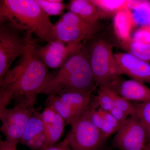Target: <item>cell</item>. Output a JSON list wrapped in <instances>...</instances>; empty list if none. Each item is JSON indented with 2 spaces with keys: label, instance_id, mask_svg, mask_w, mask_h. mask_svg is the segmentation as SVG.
Listing matches in <instances>:
<instances>
[{
  "label": "cell",
  "instance_id": "cell-1",
  "mask_svg": "<svg viewBox=\"0 0 150 150\" xmlns=\"http://www.w3.org/2000/svg\"><path fill=\"white\" fill-rule=\"evenodd\" d=\"M26 49L20 62L0 82V111L12 100L14 107H33L48 73V67L38 55V45L32 33L26 32Z\"/></svg>",
  "mask_w": 150,
  "mask_h": 150
},
{
  "label": "cell",
  "instance_id": "cell-2",
  "mask_svg": "<svg viewBox=\"0 0 150 150\" xmlns=\"http://www.w3.org/2000/svg\"><path fill=\"white\" fill-rule=\"evenodd\" d=\"M96 86L88 46L83 45L61 68L48 73L38 93L48 96L69 91L92 93Z\"/></svg>",
  "mask_w": 150,
  "mask_h": 150
},
{
  "label": "cell",
  "instance_id": "cell-3",
  "mask_svg": "<svg viewBox=\"0 0 150 150\" xmlns=\"http://www.w3.org/2000/svg\"><path fill=\"white\" fill-rule=\"evenodd\" d=\"M0 23L8 21L26 32L35 34L41 40H52L54 25L35 0L0 1Z\"/></svg>",
  "mask_w": 150,
  "mask_h": 150
},
{
  "label": "cell",
  "instance_id": "cell-4",
  "mask_svg": "<svg viewBox=\"0 0 150 150\" xmlns=\"http://www.w3.org/2000/svg\"><path fill=\"white\" fill-rule=\"evenodd\" d=\"M89 57L97 86H105L122 74L112 52V45L102 39L89 45Z\"/></svg>",
  "mask_w": 150,
  "mask_h": 150
},
{
  "label": "cell",
  "instance_id": "cell-5",
  "mask_svg": "<svg viewBox=\"0 0 150 150\" xmlns=\"http://www.w3.org/2000/svg\"><path fill=\"white\" fill-rule=\"evenodd\" d=\"M26 33L8 22L0 23V82L14 61L24 54Z\"/></svg>",
  "mask_w": 150,
  "mask_h": 150
},
{
  "label": "cell",
  "instance_id": "cell-6",
  "mask_svg": "<svg viewBox=\"0 0 150 150\" xmlns=\"http://www.w3.org/2000/svg\"><path fill=\"white\" fill-rule=\"evenodd\" d=\"M96 28V24L89 23L69 11L54 25L52 40H59L69 45L81 44L93 37Z\"/></svg>",
  "mask_w": 150,
  "mask_h": 150
},
{
  "label": "cell",
  "instance_id": "cell-7",
  "mask_svg": "<svg viewBox=\"0 0 150 150\" xmlns=\"http://www.w3.org/2000/svg\"><path fill=\"white\" fill-rule=\"evenodd\" d=\"M71 150H103L105 139L92 123L89 106L71 125L66 137Z\"/></svg>",
  "mask_w": 150,
  "mask_h": 150
},
{
  "label": "cell",
  "instance_id": "cell-8",
  "mask_svg": "<svg viewBox=\"0 0 150 150\" xmlns=\"http://www.w3.org/2000/svg\"><path fill=\"white\" fill-rule=\"evenodd\" d=\"M92 92L69 91L48 96L46 105L51 106L64 120L66 125L76 122L89 106Z\"/></svg>",
  "mask_w": 150,
  "mask_h": 150
},
{
  "label": "cell",
  "instance_id": "cell-9",
  "mask_svg": "<svg viewBox=\"0 0 150 150\" xmlns=\"http://www.w3.org/2000/svg\"><path fill=\"white\" fill-rule=\"evenodd\" d=\"M35 109L33 107L7 108L0 111L2 122L0 130L5 136L7 142L16 146L20 143L28 121Z\"/></svg>",
  "mask_w": 150,
  "mask_h": 150
},
{
  "label": "cell",
  "instance_id": "cell-10",
  "mask_svg": "<svg viewBox=\"0 0 150 150\" xmlns=\"http://www.w3.org/2000/svg\"><path fill=\"white\" fill-rule=\"evenodd\" d=\"M146 131L137 115L129 117L117 131L112 146L120 150H144L147 143Z\"/></svg>",
  "mask_w": 150,
  "mask_h": 150
},
{
  "label": "cell",
  "instance_id": "cell-11",
  "mask_svg": "<svg viewBox=\"0 0 150 150\" xmlns=\"http://www.w3.org/2000/svg\"><path fill=\"white\" fill-rule=\"evenodd\" d=\"M83 44L69 45L57 40H51L42 47L38 46V55L48 68L59 69L82 48Z\"/></svg>",
  "mask_w": 150,
  "mask_h": 150
},
{
  "label": "cell",
  "instance_id": "cell-12",
  "mask_svg": "<svg viewBox=\"0 0 150 150\" xmlns=\"http://www.w3.org/2000/svg\"><path fill=\"white\" fill-rule=\"evenodd\" d=\"M105 87L129 101L143 103L150 100V89L139 81L127 80L120 77Z\"/></svg>",
  "mask_w": 150,
  "mask_h": 150
},
{
  "label": "cell",
  "instance_id": "cell-13",
  "mask_svg": "<svg viewBox=\"0 0 150 150\" xmlns=\"http://www.w3.org/2000/svg\"><path fill=\"white\" fill-rule=\"evenodd\" d=\"M40 110L35 108L21 140L20 144L30 150H43L46 148L47 138Z\"/></svg>",
  "mask_w": 150,
  "mask_h": 150
},
{
  "label": "cell",
  "instance_id": "cell-14",
  "mask_svg": "<svg viewBox=\"0 0 150 150\" xmlns=\"http://www.w3.org/2000/svg\"><path fill=\"white\" fill-rule=\"evenodd\" d=\"M122 74L132 79L150 83V64L132 54L120 53L114 54Z\"/></svg>",
  "mask_w": 150,
  "mask_h": 150
},
{
  "label": "cell",
  "instance_id": "cell-15",
  "mask_svg": "<svg viewBox=\"0 0 150 150\" xmlns=\"http://www.w3.org/2000/svg\"><path fill=\"white\" fill-rule=\"evenodd\" d=\"M41 117L47 138L46 148L50 147L59 143L64 133L66 123L53 107L48 105H46L41 112Z\"/></svg>",
  "mask_w": 150,
  "mask_h": 150
},
{
  "label": "cell",
  "instance_id": "cell-16",
  "mask_svg": "<svg viewBox=\"0 0 150 150\" xmlns=\"http://www.w3.org/2000/svg\"><path fill=\"white\" fill-rule=\"evenodd\" d=\"M135 25L133 14L128 8L119 11L114 16V32L121 41L131 39V32Z\"/></svg>",
  "mask_w": 150,
  "mask_h": 150
},
{
  "label": "cell",
  "instance_id": "cell-17",
  "mask_svg": "<svg viewBox=\"0 0 150 150\" xmlns=\"http://www.w3.org/2000/svg\"><path fill=\"white\" fill-rule=\"evenodd\" d=\"M69 11L93 24H96L100 15L98 10L91 0H72L67 5Z\"/></svg>",
  "mask_w": 150,
  "mask_h": 150
},
{
  "label": "cell",
  "instance_id": "cell-18",
  "mask_svg": "<svg viewBox=\"0 0 150 150\" xmlns=\"http://www.w3.org/2000/svg\"><path fill=\"white\" fill-rule=\"evenodd\" d=\"M99 12L100 16H114L127 8V0H91Z\"/></svg>",
  "mask_w": 150,
  "mask_h": 150
},
{
  "label": "cell",
  "instance_id": "cell-19",
  "mask_svg": "<svg viewBox=\"0 0 150 150\" xmlns=\"http://www.w3.org/2000/svg\"><path fill=\"white\" fill-rule=\"evenodd\" d=\"M121 45L128 53L144 62H150V44L138 43L131 39L121 41Z\"/></svg>",
  "mask_w": 150,
  "mask_h": 150
},
{
  "label": "cell",
  "instance_id": "cell-20",
  "mask_svg": "<svg viewBox=\"0 0 150 150\" xmlns=\"http://www.w3.org/2000/svg\"><path fill=\"white\" fill-rule=\"evenodd\" d=\"M89 106L109 112L114 105L108 89L103 86H100L97 96L91 98Z\"/></svg>",
  "mask_w": 150,
  "mask_h": 150
},
{
  "label": "cell",
  "instance_id": "cell-21",
  "mask_svg": "<svg viewBox=\"0 0 150 150\" xmlns=\"http://www.w3.org/2000/svg\"><path fill=\"white\" fill-rule=\"evenodd\" d=\"M135 25L140 27L150 25V1L141 0L140 4L131 11Z\"/></svg>",
  "mask_w": 150,
  "mask_h": 150
},
{
  "label": "cell",
  "instance_id": "cell-22",
  "mask_svg": "<svg viewBox=\"0 0 150 150\" xmlns=\"http://www.w3.org/2000/svg\"><path fill=\"white\" fill-rule=\"evenodd\" d=\"M136 110V115L146 131L147 143L150 144V100L143 103H132Z\"/></svg>",
  "mask_w": 150,
  "mask_h": 150
},
{
  "label": "cell",
  "instance_id": "cell-23",
  "mask_svg": "<svg viewBox=\"0 0 150 150\" xmlns=\"http://www.w3.org/2000/svg\"><path fill=\"white\" fill-rule=\"evenodd\" d=\"M45 13L49 16H57L61 14L67 5L64 4L61 0H35Z\"/></svg>",
  "mask_w": 150,
  "mask_h": 150
},
{
  "label": "cell",
  "instance_id": "cell-24",
  "mask_svg": "<svg viewBox=\"0 0 150 150\" xmlns=\"http://www.w3.org/2000/svg\"><path fill=\"white\" fill-rule=\"evenodd\" d=\"M108 91L113 100L114 106L123 110L129 117L136 115V110L132 103L121 97L109 89Z\"/></svg>",
  "mask_w": 150,
  "mask_h": 150
},
{
  "label": "cell",
  "instance_id": "cell-25",
  "mask_svg": "<svg viewBox=\"0 0 150 150\" xmlns=\"http://www.w3.org/2000/svg\"><path fill=\"white\" fill-rule=\"evenodd\" d=\"M132 40L138 43L150 44V28L149 26L139 28L134 32L131 37Z\"/></svg>",
  "mask_w": 150,
  "mask_h": 150
},
{
  "label": "cell",
  "instance_id": "cell-26",
  "mask_svg": "<svg viewBox=\"0 0 150 150\" xmlns=\"http://www.w3.org/2000/svg\"><path fill=\"white\" fill-rule=\"evenodd\" d=\"M90 116L92 123L100 131L104 119L98 109L89 106Z\"/></svg>",
  "mask_w": 150,
  "mask_h": 150
},
{
  "label": "cell",
  "instance_id": "cell-27",
  "mask_svg": "<svg viewBox=\"0 0 150 150\" xmlns=\"http://www.w3.org/2000/svg\"><path fill=\"white\" fill-rule=\"evenodd\" d=\"M99 110L100 113L102 115L103 118L104 119V121L107 123H109V124L112 126L115 131L117 132V131L121 128L122 124L120 122H118L117 120L108 111H104V110H101L100 108H97Z\"/></svg>",
  "mask_w": 150,
  "mask_h": 150
},
{
  "label": "cell",
  "instance_id": "cell-28",
  "mask_svg": "<svg viewBox=\"0 0 150 150\" xmlns=\"http://www.w3.org/2000/svg\"><path fill=\"white\" fill-rule=\"evenodd\" d=\"M109 112L122 125L125 123L129 118V116L125 112L115 106L112 108Z\"/></svg>",
  "mask_w": 150,
  "mask_h": 150
},
{
  "label": "cell",
  "instance_id": "cell-29",
  "mask_svg": "<svg viewBox=\"0 0 150 150\" xmlns=\"http://www.w3.org/2000/svg\"><path fill=\"white\" fill-rule=\"evenodd\" d=\"M43 150H71L67 137L62 142Z\"/></svg>",
  "mask_w": 150,
  "mask_h": 150
},
{
  "label": "cell",
  "instance_id": "cell-30",
  "mask_svg": "<svg viewBox=\"0 0 150 150\" xmlns=\"http://www.w3.org/2000/svg\"><path fill=\"white\" fill-rule=\"evenodd\" d=\"M100 131L103 137L105 139H107V138L110 137V135L116 132L115 129L112 128V126H110L109 123L104 121L100 129Z\"/></svg>",
  "mask_w": 150,
  "mask_h": 150
},
{
  "label": "cell",
  "instance_id": "cell-31",
  "mask_svg": "<svg viewBox=\"0 0 150 150\" xmlns=\"http://www.w3.org/2000/svg\"><path fill=\"white\" fill-rule=\"evenodd\" d=\"M0 150H18L17 149V146H15L5 141L0 142Z\"/></svg>",
  "mask_w": 150,
  "mask_h": 150
},
{
  "label": "cell",
  "instance_id": "cell-32",
  "mask_svg": "<svg viewBox=\"0 0 150 150\" xmlns=\"http://www.w3.org/2000/svg\"><path fill=\"white\" fill-rule=\"evenodd\" d=\"M144 150H150V145L149 144L146 145V147Z\"/></svg>",
  "mask_w": 150,
  "mask_h": 150
},
{
  "label": "cell",
  "instance_id": "cell-33",
  "mask_svg": "<svg viewBox=\"0 0 150 150\" xmlns=\"http://www.w3.org/2000/svg\"><path fill=\"white\" fill-rule=\"evenodd\" d=\"M110 150V149H107V150Z\"/></svg>",
  "mask_w": 150,
  "mask_h": 150
},
{
  "label": "cell",
  "instance_id": "cell-34",
  "mask_svg": "<svg viewBox=\"0 0 150 150\" xmlns=\"http://www.w3.org/2000/svg\"><path fill=\"white\" fill-rule=\"evenodd\" d=\"M149 27H150V26H149Z\"/></svg>",
  "mask_w": 150,
  "mask_h": 150
},
{
  "label": "cell",
  "instance_id": "cell-35",
  "mask_svg": "<svg viewBox=\"0 0 150 150\" xmlns=\"http://www.w3.org/2000/svg\"></svg>",
  "mask_w": 150,
  "mask_h": 150
}]
</instances>
